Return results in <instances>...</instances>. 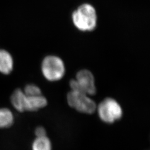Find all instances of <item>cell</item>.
I'll list each match as a JSON object with an SVG mask.
<instances>
[{
	"mask_svg": "<svg viewBox=\"0 0 150 150\" xmlns=\"http://www.w3.org/2000/svg\"><path fill=\"white\" fill-rule=\"evenodd\" d=\"M24 93L29 96H36L42 95V91L38 86L35 84H28L22 90Z\"/></svg>",
	"mask_w": 150,
	"mask_h": 150,
	"instance_id": "10",
	"label": "cell"
},
{
	"mask_svg": "<svg viewBox=\"0 0 150 150\" xmlns=\"http://www.w3.org/2000/svg\"><path fill=\"white\" fill-rule=\"evenodd\" d=\"M67 102L70 107L82 113L91 115L96 111L95 101L91 96L80 91H69L67 95Z\"/></svg>",
	"mask_w": 150,
	"mask_h": 150,
	"instance_id": "5",
	"label": "cell"
},
{
	"mask_svg": "<svg viewBox=\"0 0 150 150\" xmlns=\"http://www.w3.org/2000/svg\"><path fill=\"white\" fill-rule=\"evenodd\" d=\"M14 60L12 54L7 50L0 48V73L9 75L13 70Z\"/></svg>",
	"mask_w": 150,
	"mask_h": 150,
	"instance_id": "7",
	"label": "cell"
},
{
	"mask_svg": "<svg viewBox=\"0 0 150 150\" xmlns=\"http://www.w3.org/2000/svg\"><path fill=\"white\" fill-rule=\"evenodd\" d=\"M41 71L47 80L55 82L61 80L66 72L65 65L60 57L50 55L44 58L41 64Z\"/></svg>",
	"mask_w": 150,
	"mask_h": 150,
	"instance_id": "4",
	"label": "cell"
},
{
	"mask_svg": "<svg viewBox=\"0 0 150 150\" xmlns=\"http://www.w3.org/2000/svg\"><path fill=\"white\" fill-rule=\"evenodd\" d=\"M14 116L10 109L0 108V129H7L14 122Z\"/></svg>",
	"mask_w": 150,
	"mask_h": 150,
	"instance_id": "8",
	"label": "cell"
},
{
	"mask_svg": "<svg viewBox=\"0 0 150 150\" xmlns=\"http://www.w3.org/2000/svg\"><path fill=\"white\" fill-rule=\"evenodd\" d=\"M100 119L104 123L112 124L120 120L123 116V110L115 99L107 97L103 100L96 107Z\"/></svg>",
	"mask_w": 150,
	"mask_h": 150,
	"instance_id": "3",
	"label": "cell"
},
{
	"mask_svg": "<svg viewBox=\"0 0 150 150\" xmlns=\"http://www.w3.org/2000/svg\"><path fill=\"white\" fill-rule=\"evenodd\" d=\"M13 107L19 112H35L47 105V100L42 95L36 96L26 95L22 89L13 91L10 97Z\"/></svg>",
	"mask_w": 150,
	"mask_h": 150,
	"instance_id": "1",
	"label": "cell"
},
{
	"mask_svg": "<svg viewBox=\"0 0 150 150\" xmlns=\"http://www.w3.org/2000/svg\"><path fill=\"white\" fill-rule=\"evenodd\" d=\"M35 134L36 137H41L47 136L46 130L42 126H38L35 129Z\"/></svg>",
	"mask_w": 150,
	"mask_h": 150,
	"instance_id": "11",
	"label": "cell"
},
{
	"mask_svg": "<svg viewBox=\"0 0 150 150\" xmlns=\"http://www.w3.org/2000/svg\"><path fill=\"white\" fill-rule=\"evenodd\" d=\"M32 150H52L51 141L47 136L36 137L32 142Z\"/></svg>",
	"mask_w": 150,
	"mask_h": 150,
	"instance_id": "9",
	"label": "cell"
},
{
	"mask_svg": "<svg viewBox=\"0 0 150 150\" xmlns=\"http://www.w3.org/2000/svg\"><path fill=\"white\" fill-rule=\"evenodd\" d=\"M72 20L79 30L83 32L92 31L96 28L97 23L96 9L91 4H82L73 12Z\"/></svg>",
	"mask_w": 150,
	"mask_h": 150,
	"instance_id": "2",
	"label": "cell"
},
{
	"mask_svg": "<svg viewBox=\"0 0 150 150\" xmlns=\"http://www.w3.org/2000/svg\"><path fill=\"white\" fill-rule=\"evenodd\" d=\"M71 90L78 91L85 93L90 96L96 93V87L93 75L88 70L79 71L75 79L70 82Z\"/></svg>",
	"mask_w": 150,
	"mask_h": 150,
	"instance_id": "6",
	"label": "cell"
}]
</instances>
